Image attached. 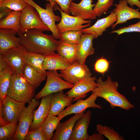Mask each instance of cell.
Listing matches in <instances>:
<instances>
[{"instance_id":"e0dca14e","label":"cell","mask_w":140,"mask_h":140,"mask_svg":"<svg viewBox=\"0 0 140 140\" xmlns=\"http://www.w3.org/2000/svg\"><path fill=\"white\" fill-rule=\"evenodd\" d=\"M117 20L116 14L112 11L107 17L98 19L92 26L82 29V33L92 34L94 36V39H96L102 35L107 29L111 27Z\"/></svg>"},{"instance_id":"d6a6232c","label":"cell","mask_w":140,"mask_h":140,"mask_svg":"<svg viewBox=\"0 0 140 140\" xmlns=\"http://www.w3.org/2000/svg\"><path fill=\"white\" fill-rule=\"evenodd\" d=\"M27 4L25 0H1L0 7H5L13 11H21Z\"/></svg>"},{"instance_id":"2e32d148","label":"cell","mask_w":140,"mask_h":140,"mask_svg":"<svg viewBox=\"0 0 140 140\" xmlns=\"http://www.w3.org/2000/svg\"><path fill=\"white\" fill-rule=\"evenodd\" d=\"M52 94L42 97L38 108L34 111L33 120L28 132L34 130L40 127L49 114Z\"/></svg>"},{"instance_id":"1f68e13d","label":"cell","mask_w":140,"mask_h":140,"mask_svg":"<svg viewBox=\"0 0 140 140\" xmlns=\"http://www.w3.org/2000/svg\"><path fill=\"white\" fill-rule=\"evenodd\" d=\"M96 130L100 134L104 135L109 140H124L123 137L109 127L97 124Z\"/></svg>"},{"instance_id":"60d3db41","label":"cell","mask_w":140,"mask_h":140,"mask_svg":"<svg viewBox=\"0 0 140 140\" xmlns=\"http://www.w3.org/2000/svg\"><path fill=\"white\" fill-rule=\"evenodd\" d=\"M128 4L133 8L134 5L137 6L140 10V1L139 0H127Z\"/></svg>"},{"instance_id":"4fadbf2b","label":"cell","mask_w":140,"mask_h":140,"mask_svg":"<svg viewBox=\"0 0 140 140\" xmlns=\"http://www.w3.org/2000/svg\"><path fill=\"white\" fill-rule=\"evenodd\" d=\"M98 97L94 93L92 94L87 98L83 100L80 99L77 100L76 102L71 104L67 107L58 115L61 120L66 116L72 114H75L80 113L88 108H92L101 109V106L96 104L95 101Z\"/></svg>"},{"instance_id":"7c38bea8","label":"cell","mask_w":140,"mask_h":140,"mask_svg":"<svg viewBox=\"0 0 140 140\" xmlns=\"http://www.w3.org/2000/svg\"><path fill=\"white\" fill-rule=\"evenodd\" d=\"M60 74L65 80L74 84L92 74L85 64L76 61L65 69L60 70Z\"/></svg>"},{"instance_id":"83f0119b","label":"cell","mask_w":140,"mask_h":140,"mask_svg":"<svg viewBox=\"0 0 140 140\" xmlns=\"http://www.w3.org/2000/svg\"><path fill=\"white\" fill-rule=\"evenodd\" d=\"M45 57L44 55L26 50L24 53L25 63L29 65L40 73L46 74V71L44 69L43 66Z\"/></svg>"},{"instance_id":"d590c367","label":"cell","mask_w":140,"mask_h":140,"mask_svg":"<svg viewBox=\"0 0 140 140\" xmlns=\"http://www.w3.org/2000/svg\"><path fill=\"white\" fill-rule=\"evenodd\" d=\"M139 21L137 23L129 25L127 26L113 31L110 33H116L118 35L125 33L131 32H138L140 33V18Z\"/></svg>"},{"instance_id":"52a82bcc","label":"cell","mask_w":140,"mask_h":140,"mask_svg":"<svg viewBox=\"0 0 140 140\" xmlns=\"http://www.w3.org/2000/svg\"><path fill=\"white\" fill-rule=\"evenodd\" d=\"M56 4L54 9L59 10L61 15L60 21L56 25L59 33L68 31L81 30L91 26V20H85L78 17L71 16L61 11Z\"/></svg>"},{"instance_id":"9a60e30c","label":"cell","mask_w":140,"mask_h":140,"mask_svg":"<svg viewBox=\"0 0 140 140\" xmlns=\"http://www.w3.org/2000/svg\"><path fill=\"white\" fill-rule=\"evenodd\" d=\"M93 0H81L79 3L72 1L69 10L72 15L80 17L83 19L93 20L96 18L93 8L95 4H92Z\"/></svg>"},{"instance_id":"3957f363","label":"cell","mask_w":140,"mask_h":140,"mask_svg":"<svg viewBox=\"0 0 140 140\" xmlns=\"http://www.w3.org/2000/svg\"><path fill=\"white\" fill-rule=\"evenodd\" d=\"M35 88L22 75L14 73L11 78L7 95L16 101L29 103L35 96Z\"/></svg>"},{"instance_id":"30bf717a","label":"cell","mask_w":140,"mask_h":140,"mask_svg":"<svg viewBox=\"0 0 140 140\" xmlns=\"http://www.w3.org/2000/svg\"><path fill=\"white\" fill-rule=\"evenodd\" d=\"M0 103L5 120L8 123H18L26 103L16 101L7 96L3 101L0 100Z\"/></svg>"},{"instance_id":"7a4b0ae2","label":"cell","mask_w":140,"mask_h":140,"mask_svg":"<svg viewBox=\"0 0 140 140\" xmlns=\"http://www.w3.org/2000/svg\"><path fill=\"white\" fill-rule=\"evenodd\" d=\"M96 87L92 91L98 97L104 99L110 104L111 108L118 107L126 110L134 108L131 104L124 95L120 93L117 90L118 83L113 81L109 76L107 80L103 81L101 78L96 79Z\"/></svg>"},{"instance_id":"f1b7e54d","label":"cell","mask_w":140,"mask_h":140,"mask_svg":"<svg viewBox=\"0 0 140 140\" xmlns=\"http://www.w3.org/2000/svg\"><path fill=\"white\" fill-rule=\"evenodd\" d=\"M60 120L58 116L48 114L41 126L47 140H51Z\"/></svg>"},{"instance_id":"8992f818","label":"cell","mask_w":140,"mask_h":140,"mask_svg":"<svg viewBox=\"0 0 140 140\" xmlns=\"http://www.w3.org/2000/svg\"><path fill=\"white\" fill-rule=\"evenodd\" d=\"M39 101L33 98L24 108L20 117L16 132L12 140H24L32 123L36 109L39 105Z\"/></svg>"},{"instance_id":"d4e9b609","label":"cell","mask_w":140,"mask_h":140,"mask_svg":"<svg viewBox=\"0 0 140 140\" xmlns=\"http://www.w3.org/2000/svg\"><path fill=\"white\" fill-rule=\"evenodd\" d=\"M23 76L31 85L36 88L45 80L46 74L40 73L29 65L25 63Z\"/></svg>"},{"instance_id":"5bb4252c","label":"cell","mask_w":140,"mask_h":140,"mask_svg":"<svg viewBox=\"0 0 140 140\" xmlns=\"http://www.w3.org/2000/svg\"><path fill=\"white\" fill-rule=\"evenodd\" d=\"M127 0H119L118 4L114 5L115 8L113 10L116 14L117 21L111 27L113 29L117 25L122 24L129 20L134 18H140L139 8L133 9L128 5Z\"/></svg>"},{"instance_id":"7bdbcfd3","label":"cell","mask_w":140,"mask_h":140,"mask_svg":"<svg viewBox=\"0 0 140 140\" xmlns=\"http://www.w3.org/2000/svg\"><path fill=\"white\" fill-rule=\"evenodd\" d=\"M7 64V63L4 60L0 58V71L4 69Z\"/></svg>"},{"instance_id":"7402d4cb","label":"cell","mask_w":140,"mask_h":140,"mask_svg":"<svg viewBox=\"0 0 140 140\" xmlns=\"http://www.w3.org/2000/svg\"><path fill=\"white\" fill-rule=\"evenodd\" d=\"M17 34V33L13 30L0 28V52L22 46Z\"/></svg>"},{"instance_id":"b9f144b4","label":"cell","mask_w":140,"mask_h":140,"mask_svg":"<svg viewBox=\"0 0 140 140\" xmlns=\"http://www.w3.org/2000/svg\"><path fill=\"white\" fill-rule=\"evenodd\" d=\"M8 124L4 120L3 118L2 110L1 104L0 103V125H4Z\"/></svg>"},{"instance_id":"f546056e","label":"cell","mask_w":140,"mask_h":140,"mask_svg":"<svg viewBox=\"0 0 140 140\" xmlns=\"http://www.w3.org/2000/svg\"><path fill=\"white\" fill-rule=\"evenodd\" d=\"M18 124L16 122H12L0 126V140L12 139L16 132Z\"/></svg>"},{"instance_id":"8d00e7d4","label":"cell","mask_w":140,"mask_h":140,"mask_svg":"<svg viewBox=\"0 0 140 140\" xmlns=\"http://www.w3.org/2000/svg\"><path fill=\"white\" fill-rule=\"evenodd\" d=\"M110 62L103 57L98 59L94 65V69L96 72L103 74L109 69Z\"/></svg>"},{"instance_id":"f6af8a7d","label":"cell","mask_w":140,"mask_h":140,"mask_svg":"<svg viewBox=\"0 0 140 140\" xmlns=\"http://www.w3.org/2000/svg\"><path fill=\"white\" fill-rule=\"evenodd\" d=\"M1 0H0V1H1Z\"/></svg>"},{"instance_id":"4dcf8cb0","label":"cell","mask_w":140,"mask_h":140,"mask_svg":"<svg viewBox=\"0 0 140 140\" xmlns=\"http://www.w3.org/2000/svg\"><path fill=\"white\" fill-rule=\"evenodd\" d=\"M82 34V30L68 31L60 33V39L68 44L78 45Z\"/></svg>"},{"instance_id":"ab89813d","label":"cell","mask_w":140,"mask_h":140,"mask_svg":"<svg viewBox=\"0 0 140 140\" xmlns=\"http://www.w3.org/2000/svg\"><path fill=\"white\" fill-rule=\"evenodd\" d=\"M104 138L103 135L99 133L95 132L89 135L88 140H103Z\"/></svg>"},{"instance_id":"603a6c76","label":"cell","mask_w":140,"mask_h":140,"mask_svg":"<svg viewBox=\"0 0 140 140\" xmlns=\"http://www.w3.org/2000/svg\"><path fill=\"white\" fill-rule=\"evenodd\" d=\"M43 68L45 70H62L71 64L59 54L55 53L45 55Z\"/></svg>"},{"instance_id":"5b68a950","label":"cell","mask_w":140,"mask_h":140,"mask_svg":"<svg viewBox=\"0 0 140 140\" xmlns=\"http://www.w3.org/2000/svg\"><path fill=\"white\" fill-rule=\"evenodd\" d=\"M47 80L42 90L34 96L38 100L45 96L58 92L63 90L71 89L73 84L63 80L57 71H46Z\"/></svg>"},{"instance_id":"9c48e42d","label":"cell","mask_w":140,"mask_h":140,"mask_svg":"<svg viewBox=\"0 0 140 140\" xmlns=\"http://www.w3.org/2000/svg\"><path fill=\"white\" fill-rule=\"evenodd\" d=\"M26 50L23 46L0 52V58L4 60L13 69L15 73L23 76L24 65V53Z\"/></svg>"},{"instance_id":"4316f807","label":"cell","mask_w":140,"mask_h":140,"mask_svg":"<svg viewBox=\"0 0 140 140\" xmlns=\"http://www.w3.org/2000/svg\"><path fill=\"white\" fill-rule=\"evenodd\" d=\"M15 73L12 68L8 64L0 71V100L3 101L7 96L12 77Z\"/></svg>"},{"instance_id":"e575fe53","label":"cell","mask_w":140,"mask_h":140,"mask_svg":"<svg viewBox=\"0 0 140 140\" xmlns=\"http://www.w3.org/2000/svg\"><path fill=\"white\" fill-rule=\"evenodd\" d=\"M25 140H47L41 126L37 129L28 132L26 135Z\"/></svg>"},{"instance_id":"277c9868","label":"cell","mask_w":140,"mask_h":140,"mask_svg":"<svg viewBox=\"0 0 140 140\" xmlns=\"http://www.w3.org/2000/svg\"><path fill=\"white\" fill-rule=\"evenodd\" d=\"M21 11L19 33H23L33 29L43 32L51 31L41 19L38 12L31 4L27 3Z\"/></svg>"},{"instance_id":"d6986e66","label":"cell","mask_w":140,"mask_h":140,"mask_svg":"<svg viewBox=\"0 0 140 140\" xmlns=\"http://www.w3.org/2000/svg\"><path fill=\"white\" fill-rule=\"evenodd\" d=\"M92 113L88 111L76 122L69 140H88L89 135L87 133Z\"/></svg>"},{"instance_id":"ac0fdd59","label":"cell","mask_w":140,"mask_h":140,"mask_svg":"<svg viewBox=\"0 0 140 140\" xmlns=\"http://www.w3.org/2000/svg\"><path fill=\"white\" fill-rule=\"evenodd\" d=\"M86 111L75 114L65 122L60 123L51 140H69L76 122Z\"/></svg>"},{"instance_id":"ffe728a7","label":"cell","mask_w":140,"mask_h":140,"mask_svg":"<svg viewBox=\"0 0 140 140\" xmlns=\"http://www.w3.org/2000/svg\"><path fill=\"white\" fill-rule=\"evenodd\" d=\"M94 39V36L92 34H82L78 44L76 62L81 64H84L87 57L94 53L93 42Z\"/></svg>"},{"instance_id":"484cf974","label":"cell","mask_w":140,"mask_h":140,"mask_svg":"<svg viewBox=\"0 0 140 140\" xmlns=\"http://www.w3.org/2000/svg\"><path fill=\"white\" fill-rule=\"evenodd\" d=\"M21 11L12 10L5 17L0 20V28L13 30L17 33L19 32Z\"/></svg>"},{"instance_id":"44dd1931","label":"cell","mask_w":140,"mask_h":140,"mask_svg":"<svg viewBox=\"0 0 140 140\" xmlns=\"http://www.w3.org/2000/svg\"><path fill=\"white\" fill-rule=\"evenodd\" d=\"M73 99L68 97L63 90L52 94L49 114L58 115L66 107L72 104Z\"/></svg>"},{"instance_id":"cb8c5ba5","label":"cell","mask_w":140,"mask_h":140,"mask_svg":"<svg viewBox=\"0 0 140 140\" xmlns=\"http://www.w3.org/2000/svg\"><path fill=\"white\" fill-rule=\"evenodd\" d=\"M77 48L78 45L68 44L59 39L56 51L72 64L76 61Z\"/></svg>"},{"instance_id":"ee69618b","label":"cell","mask_w":140,"mask_h":140,"mask_svg":"<svg viewBox=\"0 0 140 140\" xmlns=\"http://www.w3.org/2000/svg\"><path fill=\"white\" fill-rule=\"evenodd\" d=\"M46 1H48V2H50V0H46Z\"/></svg>"},{"instance_id":"f35d334b","label":"cell","mask_w":140,"mask_h":140,"mask_svg":"<svg viewBox=\"0 0 140 140\" xmlns=\"http://www.w3.org/2000/svg\"><path fill=\"white\" fill-rule=\"evenodd\" d=\"M0 8V20L7 16L12 10L6 7H3Z\"/></svg>"},{"instance_id":"6da1fadb","label":"cell","mask_w":140,"mask_h":140,"mask_svg":"<svg viewBox=\"0 0 140 140\" xmlns=\"http://www.w3.org/2000/svg\"><path fill=\"white\" fill-rule=\"evenodd\" d=\"M33 29L22 33H18L21 45L27 51L45 55L54 53L58 43L53 34L48 35Z\"/></svg>"},{"instance_id":"8fae6325","label":"cell","mask_w":140,"mask_h":140,"mask_svg":"<svg viewBox=\"0 0 140 140\" xmlns=\"http://www.w3.org/2000/svg\"><path fill=\"white\" fill-rule=\"evenodd\" d=\"M92 75H88L73 84V87L65 93L68 97L73 99V102L85 97L88 93L92 91L96 87V77Z\"/></svg>"},{"instance_id":"ba28073f","label":"cell","mask_w":140,"mask_h":140,"mask_svg":"<svg viewBox=\"0 0 140 140\" xmlns=\"http://www.w3.org/2000/svg\"><path fill=\"white\" fill-rule=\"evenodd\" d=\"M26 2L32 6L38 12L44 23L50 29L56 39H60V33L57 28L56 22H60L61 18L55 15L53 12L54 7L49 2L45 5L46 9L42 8L33 0H25Z\"/></svg>"},{"instance_id":"74e56055","label":"cell","mask_w":140,"mask_h":140,"mask_svg":"<svg viewBox=\"0 0 140 140\" xmlns=\"http://www.w3.org/2000/svg\"><path fill=\"white\" fill-rule=\"evenodd\" d=\"M74 0H50V2L54 7L57 3L60 6L61 10L70 15L71 13L69 10L70 3Z\"/></svg>"},{"instance_id":"836d02e7","label":"cell","mask_w":140,"mask_h":140,"mask_svg":"<svg viewBox=\"0 0 140 140\" xmlns=\"http://www.w3.org/2000/svg\"><path fill=\"white\" fill-rule=\"evenodd\" d=\"M113 0H98L93 8L94 14L100 17L105 13L113 5Z\"/></svg>"}]
</instances>
